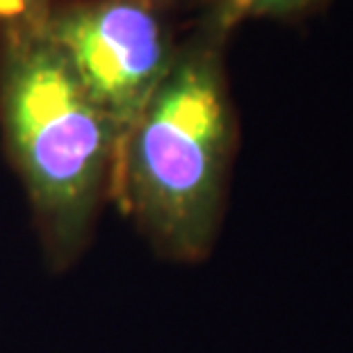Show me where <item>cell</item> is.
I'll return each instance as SVG.
<instances>
[{
	"label": "cell",
	"mask_w": 353,
	"mask_h": 353,
	"mask_svg": "<svg viewBox=\"0 0 353 353\" xmlns=\"http://www.w3.org/2000/svg\"><path fill=\"white\" fill-rule=\"evenodd\" d=\"M221 37L208 26L178 46L128 134L108 196L137 221L157 253L176 262L205 260L223 216L235 114Z\"/></svg>",
	"instance_id": "cell-1"
},
{
	"label": "cell",
	"mask_w": 353,
	"mask_h": 353,
	"mask_svg": "<svg viewBox=\"0 0 353 353\" xmlns=\"http://www.w3.org/2000/svg\"><path fill=\"white\" fill-rule=\"evenodd\" d=\"M0 125L52 267L92 237L117 162V134L66 57L39 30L3 34Z\"/></svg>",
	"instance_id": "cell-2"
},
{
	"label": "cell",
	"mask_w": 353,
	"mask_h": 353,
	"mask_svg": "<svg viewBox=\"0 0 353 353\" xmlns=\"http://www.w3.org/2000/svg\"><path fill=\"white\" fill-rule=\"evenodd\" d=\"M37 30L66 57L114 125L117 171L128 134L178 50L162 5L155 0H71L50 7Z\"/></svg>",
	"instance_id": "cell-3"
},
{
	"label": "cell",
	"mask_w": 353,
	"mask_h": 353,
	"mask_svg": "<svg viewBox=\"0 0 353 353\" xmlns=\"http://www.w3.org/2000/svg\"><path fill=\"white\" fill-rule=\"evenodd\" d=\"M317 0H216L210 26L223 34L249 17H290L314 5Z\"/></svg>",
	"instance_id": "cell-4"
},
{
	"label": "cell",
	"mask_w": 353,
	"mask_h": 353,
	"mask_svg": "<svg viewBox=\"0 0 353 353\" xmlns=\"http://www.w3.org/2000/svg\"><path fill=\"white\" fill-rule=\"evenodd\" d=\"M50 7V0H0V37L37 30Z\"/></svg>",
	"instance_id": "cell-5"
},
{
	"label": "cell",
	"mask_w": 353,
	"mask_h": 353,
	"mask_svg": "<svg viewBox=\"0 0 353 353\" xmlns=\"http://www.w3.org/2000/svg\"><path fill=\"white\" fill-rule=\"evenodd\" d=\"M155 3H160V5L164 7V5H167V3H176V0H155Z\"/></svg>",
	"instance_id": "cell-6"
}]
</instances>
